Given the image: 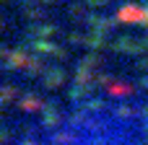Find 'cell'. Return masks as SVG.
I'll return each instance as SVG.
<instances>
[{
	"mask_svg": "<svg viewBox=\"0 0 148 145\" xmlns=\"http://www.w3.org/2000/svg\"><path fill=\"white\" fill-rule=\"evenodd\" d=\"M10 145H148V96L78 99L36 119Z\"/></svg>",
	"mask_w": 148,
	"mask_h": 145,
	"instance_id": "obj_1",
	"label": "cell"
}]
</instances>
